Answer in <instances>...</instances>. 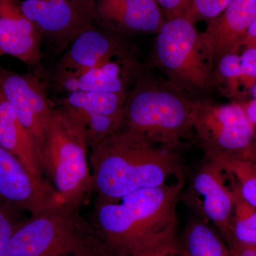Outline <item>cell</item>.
Segmentation results:
<instances>
[{
    "mask_svg": "<svg viewBox=\"0 0 256 256\" xmlns=\"http://www.w3.org/2000/svg\"><path fill=\"white\" fill-rule=\"evenodd\" d=\"M96 24L117 34H150L166 21L156 0H95Z\"/></svg>",
    "mask_w": 256,
    "mask_h": 256,
    "instance_id": "cell-16",
    "label": "cell"
},
{
    "mask_svg": "<svg viewBox=\"0 0 256 256\" xmlns=\"http://www.w3.org/2000/svg\"><path fill=\"white\" fill-rule=\"evenodd\" d=\"M128 94L78 90L64 94L56 104L82 126L92 148L120 129Z\"/></svg>",
    "mask_w": 256,
    "mask_h": 256,
    "instance_id": "cell-11",
    "label": "cell"
},
{
    "mask_svg": "<svg viewBox=\"0 0 256 256\" xmlns=\"http://www.w3.org/2000/svg\"><path fill=\"white\" fill-rule=\"evenodd\" d=\"M256 18V0H232L223 12L200 34L202 53L214 70L224 56L238 53L249 26Z\"/></svg>",
    "mask_w": 256,
    "mask_h": 256,
    "instance_id": "cell-13",
    "label": "cell"
},
{
    "mask_svg": "<svg viewBox=\"0 0 256 256\" xmlns=\"http://www.w3.org/2000/svg\"><path fill=\"white\" fill-rule=\"evenodd\" d=\"M215 84L224 86L229 96L240 98L245 92L238 53L228 54L218 60L214 68Z\"/></svg>",
    "mask_w": 256,
    "mask_h": 256,
    "instance_id": "cell-22",
    "label": "cell"
},
{
    "mask_svg": "<svg viewBox=\"0 0 256 256\" xmlns=\"http://www.w3.org/2000/svg\"><path fill=\"white\" fill-rule=\"evenodd\" d=\"M227 176L230 186L244 201L256 208V164L250 160L224 154H205Z\"/></svg>",
    "mask_w": 256,
    "mask_h": 256,
    "instance_id": "cell-20",
    "label": "cell"
},
{
    "mask_svg": "<svg viewBox=\"0 0 256 256\" xmlns=\"http://www.w3.org/2000/svg\"><path fill=\"white\" fill-rule=\"evenodd\" d=\"M4 54L3 53L2 50L1 46H0V58H1L2 56Z\"/></svg>",
    "mask_w": 256,
    "mask_h": 256,
    "instance_id": "cell-34",
    "label": "cell"
},
{
    "mask_svg": "<svg viewBox=\"0 0 256 256\" xmlns=\"http://www.w3.org/2000/svg\"><path fill=\"white\" fill-rule=\"evenodd\" d=\"M43 68L28 74L10 72L0 66V92L14 110L40 156L52 108Z\"/></svg>",
    "mask_w": 256,
    "mask_h": 256,
    "instance_id": "cell-9",
    "label": "cell"
},
{
    "mask_svg": "<svg viewBox=\"0 0 256 256\" xmlns=\"http://www.w3.org/2000/svg\"><path fill=\"white\" fill-rule=\"evenodd\" d=\"M250 100L246 104H242L250 124L256 129V82L250 90Z\"/></svg>",
    "mask_w": 256,
    "mask_h": 256,
    "instance_id": "cell-28",
    "label": "cell"
},
{
    "mask_svg": "<svg viewBox=\"0 0 256 256\" xmlns=\"http://www.w3.org/2000/svg\"><path fill=\"white\" fill-rule=\"evenodd\" d=\"M129 48L118 34L94 24L80 34L50 70H44V73L48 76L77 75Z\"/></svg>",
    "mask_w": 256,
    "mask_h": 256,
    "instance_id": "cell-14",
    "label": "cell"
},
{
    "mask_svg": "<svg viewBox=\"0 0 256 256\" xmlns=\"http://www.w3.org/2000/svg\"><path fill=\"white\" fill-rule=\"evenodd\" d=\"M240 56L242 85L245 92H250L256 82V47H246Z\"/></svg>",
    "mask_w": 256,
    "mask_h": 256,
    "instance_id": "cell-26",
    "label": "cell"
},
{
    "mask_svg": "<svg viewBox=\"0 0 256 256\" xmlns=\"http://www.w3.org/2000/svg\"><path fill=\"white\" fill-rule=\"evenodd\" d=\"M184 180L140 188L116 202L96 200L90 222L112 256H130L150 239L178 225Z\"/></svg>",
    "mask_w": 256,
    "mask_h": 256,
    "instance_id": "cell-2",
    "label": "cell"
},
{
    "mask_svg": "<svg viewBox=\"0 0 256 256\" xmlns=\"http://www.w3.org/2000/svg\"><path fill=\"white\" fill-rule=\"evenodd\" d=\"M166 20L184 16L190 0H156Z\"/></svg>",
    "mask_w": 256,
    "mask_h": 256,
    "instance_id": "cell-27",
    "label": "cell"
},
{
    "mask_svg": "<svg viewBox=\"0 0 256 256\" xmlns=\"http://www.w3.org/2000/svg\"><path fill=\"white\" fill-rule=\"evenodd\" d=\"M90 149L89 164L96 200L116 202L136 190L164 185L172 176L183 180L176 152L132 131L120 129Z\"/></svg>",
    "mask_w": 256,
    "mask_h": 256,
    "instance_id": "cell-1",
    "label": "cell"
},
{
    "mask_svg": "<svg viewBox=\"0 0 256 256\" xmlns=\"http://www.w3.org/2000/svg\"><path fill=\"white\" fill-rule=\"evenodd\" d=\"M232 0H190L184 16L194 24L203 20L210 21L220 16Z\"/></svg>",
    "mask_w": 256,
    "mask_h": 256,
    "instance_id": "cell-24",
    "label": "cell"
},
{
    "mask_svg": "<svg viewBox=\"0 0 256 256\" xmlns=\"http://www.w3.org/2000/svg\"><path fill=\"white\" fill-rule=\"evenodd\" d=\"M193 128L204 154H224L250 160L256 128L240 104L220 105L194 99Z\"/></svg>",
    "mask_w": 256,
    "mask_h": 256,
    "instance_id": "cell-7",
    "label": "cell"
},
{
    "mask_svg": "<svg viewBox=\"0 0 256 256\" xmlns=\"http://www.w3.org/2000/svg\"><path fill=\"white\" fill-rule=\"evenodd\" d=\"M252 46H256V18L249 26L248 30L244 36L242 48Z\"/></svg>",
    "mask_w": 256,
    "mask_h": 256,
    "instance_id": "cell-30",
    "label": "cell"
},
{
    "mask_svg": "<svg viewBox=\"0 0 256 256\" xmlns=\"http://www.w3.org/2000/svg\"><path fill=\"white\" fill-rule=\"evenodd\" d=\"M0 46L4 54L28 66L41 67L42 38L24 14L20 0H0Z\"/></svg>",
    "mask_w": 256,
    "mask_h": 256,
    "instance_id": "cell-17",
    "label": "cell"
},
{
    "mask_svg": "<svg viewBox=\"0 0 256 256\" xmlns=\"http://www.w3.org/2000/svg\"><path fill=\"white\" fill-rule=\"evenodd\" d=\"M78 210L62 204L18 223L5 256H112Z\"/></svg>",
    "mask_w": 256,
    "mask_h": 256,
    "instance_id": "cell-4",
    "label": "cell"
},
{
    "mask_svg": "<svg viewBox=\"0 0 256 256\" xmlns=\"http://www.w3.org/2000/svg\"><path fill=\"white\" fill-rule=\"evenodd\" d=\"M154 60L166 82L192 98L215 85L214 70L202 53L200 34L184 16L166 20L156 33Z\"/></svg>",
    "mask_w": 256,
    "mask_h": 256,
    "instance_id": "cell-6",
    "label": "cell"
},
{
    "mask_svg": "<svg viewBox=\"0 0 256 256\" xmlns=\"http://www.w3.org/2000/svg\"><path fill=\"white\" fill-rule=\"evenodd\" d=\"M250 161L256 164V130L255 136H254V142L252 144V156Z\"/></svg>",
    "mask_w": 256,
    "mask_h": 256,
    "instance_id": "cell-31",
    "label": "cell"
},
{
    "mask_svg": "<svg viewBox=\"0 0 256 256\" xmlns=\"http://www.w3.org/2000/svg\"><path fill=\"white\" fill-rule=\"evenodd\" d=\"M232 256H256V246H246L234 242H226Z\"/></svg>",
    "mask_w": 256,
    "mask_h": 256,
    "instance_id": "cell-29",
    "label": "cell"
},
{
    "mask_svg": "<svg viewBox=\"0 0 256 256\" xmlns=\"http://www.w3.org/2000/svg\"><path fill=\"white\" fill-rule=\"evenodd\" d=\"M232 190L234 197L233 217L230 232L224 240L226 242H234L256 246V208L244 201L235 190Z\"/></svg>",
    "mask_w": 256,
    "mask_h": 256,
    "instance_id": "cell-21",
    "label": "cell"
},
{
    "mask_svg": "<svg viewBox=\"0 0 256 256\" xmlns=\"http://www.w3.org/2000/svg\"><path fill=\"white\" fill-rule=\"evenodd\" d=\"M40 1H44V2H60V1H63V0H40Z\"/></svg>",
    "mask_w": 256,
    "mask_h": 256,
    "instance_id": "cell-33",
    "label": "cell"
},
{
    "mask_svg": "<svg viewBox=\"0 0 256 256\" xmlns=\"http://www.w3.org/2000/svg\"><path fill=\"white\" fill-rule=\"evenodd\" d=\"M174 256H186V254H185L184 252L182 249H181V250H180V252H178V254H176V255H175Z\"/></svg>",
    "mask_w": 256,
    "mask_h": 256,
    "instance_id": "cell-32",
    "label": "cell"
},
{
    "mask_svg": "<svg viewBox=\"0 0 256 256\" xmlns=\"http://www.w3.org/2000/svg\"><path fill=\"white\" fill-rule=\"evenodd\" d=\"M200 203L196 205L202 218L228 236L233 217L234 197L226 182V174L220 165L206 158V161L194 173L191 188Z\"/></svg>",
    "mask_w": 256,
    "mask_h": 256,
    "instance_id": "cell-15",
    "label": "cell"
},
{
    "mask_svg": "<svg viewBox=\"0 0 256 256\" xmlns=\"http://www.w3.org/2000/svg\"><path fill=\"white\" fill-rule=\"evenodd\" d=\"M181 249L178 225H174L144 242L130 256H174Z\"/></svg>",
    "mask_w": 256,
    "mask_h": 256,
    "instance_id": "cell-23",
    "label": "cell"
},
{
    "mask_svg": "<svg viewBox=\"0 0 256 256\" xmlns=\"http://www.w3.org/2000/svg\"><path fill=\"white\" fill-rule=\"evenodd\" d=\"M24 14L55 56L65 52L82 32L96 24L95 0L21 1Z\"/></svg>",
    "mask_w": 256,
    "mask_h": 256,
    "instance_id": "cell-8",
    "label": "cell"
},
{
    "mask_svg": "<svg viewBox=\"0 0 256 256\" xmlns=\"http://www.w3.org/2000/svg\"><path fill=\"white\" fill-rule=\"evenodd\" d=\"M142 64L130 50L121 52L87 72L77 75L48 76L43 78L48 90L64 94L74 92L126 94L143 75Z\"/></svg>",
    "mask_w": 256,
    "mask_h": 256,
    "instance_id": "cell-10",
    "label": "cell"
},
{
    "mask_svg": "<svg viewBox=\"0 0 256 256\" xmlns=\"http://www.w3.org/2000/svg\"><path fill=\"white\" fill-rule=\"evenodd\" d=\"M180 244L186 256H232L220 232L202 218L186 224L180 235Z\"/></svg>",
    "mask_w": 256,
    "mask_h": 256,
    "instance_id": "cell-19",
    "label": "cell"
},
{
    "mask_svg": "<svg viewBox=\"0 0 256 256\" xmlns=\"http://www.w3.org/2000/svg\"><path fill=\"white\" fill-rule=\"evenodd\" d=\"M194 98L143 74L128 92L120 129L176 150L194 133Z\"/></svg>",
    "mask_w": 256,
    "mask_h": 256,
    "instance_id": "cell-3",
    "label": "cell"
},
{
    "mask_svg": "<svg viewBox=\"0 0 256 256\" xmlns=\"http://www.w3.org/2000/svg\"><path fill=\"white\" fill-rule=\"evenodd\" d=\"M0 146L16 156L37 181L44 182L34 144L0 92Z\"/></svg>",
    "mask_w": 256,
    "mask_h": 256,
    "instance_id": "cell-18",
    "label": "cell"
},
{
    "mask_svg": "<svg viewBox=\"0 0 256 256\" xmlns=\"http://www.w3.org/2000/svg\"><path fill=\"white\" fill-rule=\"evenodd\" d=\"M14 207L0 200V256H5L16 224L12 210Z\"/></svg>",
    "mask_w": 256,
    "mask_h": 256,
    "instance_id": "cell-25",
    "label": "cell"
},
{
    "mask_svg": "<svg viewBox=\"0 0 256 256\" xmlns=\"http://www.w3.org/2000/svg\"><path fill=\"white\" fill-rule=\"evenodd\" d=\"M0 200L32 216L64 204L60 194L46 181L38 182L22 162L0 146Z\"/></svg>",
    "mask_w": 256,
    "mask_h": 256,
    "instance_id": "cell-12",
    "label": "cell"
},
{
    "mask_svg": "<svg viewBox=\"0 0 256 256\" xmlns=\"http://www.w3.org/2000/svg\"><path fill=\"white\" fill-rule=\"evenodd\" d=\"M88 148L82 126L63 109L53 108L38 162L64 204L74 208H80L92 192Z\"/></svg>",
    "mask_w": 256,
    "mask_h": 256,
    "instance_id": "cell-5",
    "label": "cell"
}]
</instances>
